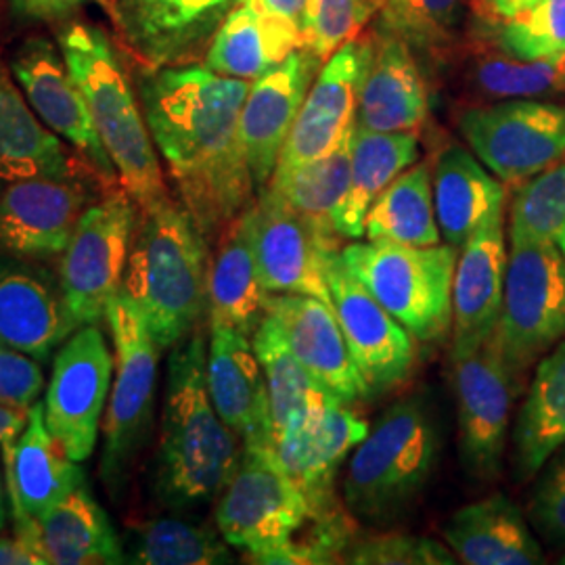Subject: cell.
<instances>
[{"instance_id": "cell-1", "label": "cell", "mask_w": 565, "mask_h": 565, "mask_svg": "<svg viewBox=\"0 0 565 565\" xmlns=\"http://www.w3.org/2000/svg\"><path fill=\"white\" fill-rule=\"evenodd\" d=\"M249 82L205 65L145 67L142 114L181 205L207 243L254 203V181L243 153L239 118Z\"/></svg>"}, {"instance_id": "cell-2", "label": "cell", "mask_w": 565, "mask_h": 565, "mask_svg": "<svg viewBox=\"0 0 565 565\" xmlns=\"http://www.w3.org/2000/svg\"><path fill=\"white\" fill-rule=\"evenodd\" d=\"M205 371L207 340L198 327L168 359L153 465V492L177 511L218 499L242 461V440L212 403Z\"/></svg>"}, {"instance_id": "cell-3", "label": "cell", "mask_w": 565, "mask_h": 565, "mask_svg": "<svg viewBox=\"0 0 565 565\" xmlns=\"http://www.w3.org/2000/svg\"><path fill=\"white\" fill-rule=\"evenodd\" d=\"M216 527L252 564H338L354 536L348 518L321 520L285 473L275 448L243 446L218 497Z\"/></svg>"}, {"instance_id": "cell-4", "label": "cell", "mask_w": 565, "mask_h": 565, "mask_svg": "<svg viewBox=\"0 0 565 565\" xmlns=\"http://www.w3.org/2000/svg\"><path fill=\"white\" fill-rule=\"evenodd\" d=\"M191 214L174 202L141 214L121 289L141 308L158 345L174 348L207 312L210 249Z\"/></svg>"}, {"instance_id": "cell-5", "label": "cell", "mask_w": 565, "mask_h": 565, "mask_svg": "<svg viewBox=\"0 0 565 565\" xmlns=\"http://www.w3.org/2000/svg\"><path fill=\"white\" fill-rule=\"evenodd\" d=\"M440 452V424L427 396L390 404L352 450L343 478L348 513L373 527L401 522L434 478Z\"/></svg>"}, {"instance_id": "cell-6", "label": "cell", "mask_w": 565, "mask_h": 565, "mask_svg": "<svg viewBox=\"0 0 565 565\" xmlns=\"http://www.w3.org/2000/svg\"><path fill=\"white\" fill-rule=\"evenodd\" d=\"M60 46L63 60L90 107L121 189L139 205L141 214L172 202L156 142L114 44L99 28L72 21L61 28Z\"/></svg>"}, {"instance_id": "cell-7", "label": "cell", "mask_w": 565, "mask_h": 565, "mask_svg": "<svg viewBox=\"0 0 565 565\" xmlns=\"http://www.w3.org/2000/svg\"><path fill=\"white\" fill-rule=\"evenodd\" d=\"M342 260L415 342L438 343L452 331V281L459 249L452 245L352 242Z\"/></svg>"}, {"instance_id": "cell-8", "label": "cell", "mask_w": 565, "mask_h": 565, "mask_svg": "<svg viewBox=\"0 0 565 565\" xmlns=\"http://www.w3.org/2000/svg\"><path fill=\"white\" fill-rule=\"evenodd\" d=\"M105 321L116 350V384L103 419L99 471L111 499H118L128 469L151 429L162 348L141 308L124 289L107 303Z\"/></svg>"}, {"instance_id": "cell-9", "label": "cell", "mask_w": 565, "mask_h": 565, "mask_svg": "<svg viewBox=\"0 0 565 565\" xmlns=\"http://www.w3.org/2000/svg\"><path fill=\"white\" fill-rule=\"evenodd\" d=\"M509 245L503 310L486 345L518 380L565 340V258L548 243L509 237Z\"/></svg>"}, {"instance_id": "cell-10", "label": "cell", "mask_w": 565, "mask_h": 565, "mask_svg": "<svg viewBox=\"0 0 565 565\" xmlns=\"http://www.w3.org/2000/svg\"><path fill=\"white\" fill-rule=\"evenodd\" d=\"M139 212L121 186L84 210L60 266L61 291L78 327L99 323L120 294Z\"/></svg>"}, {"instance_id": "cell-11", "label": "cell", "mask_w": 565, "mask_h": 565, "mask_svg": "<svg viewBox=\"0 0 565 565\" xmlns=\"http://www.w3.org/2000/svg\"><path fill=\"white\" fill-rule=\"evenodd\" d=\"M459 128L476 158L501 182L518 184L565 156V107L505 102L467 109Z\"/></svg>"}, {"instance_id": "cell-12", "label": "cell", "mask_w": 565, "mask_h": 565, "mask_svg": "<svg viewBox=\"0 0 565 565\" xmlns=\"http://www.w3.org/2000/svg\"><path fill=\"white\" fill-rule=\"evenodd\" d=\"M114 364L95 324L78 327L55 354L44 419L57 445L76 463L95 452Z\"/></svg>"}, {"instance_id": "cell-13", "label": "cell", "mask_w": 565, "mask_h": 565, "mask_svg": "<svg viewBox=\"0 0 565 565\" xmlns=\"http://www.w3.org/2000/svg\"><path fill=\"white\" fill-rule=\"evenodd\" d=\"M324 277L333 312L371 398L403 385L417 363L415 338L343 264L340 249L327 252Z\"/></svg>"}, {"instance_id": "cell-14", "label": "cell", "mask_w": 565, "mask_h": 565, "mask_svg": "<svg viewBox=\"0 0 565 565\" xmlns=\"http://www.w3.org/2000/svg\"><path fill=\"white\" fill-rule=\"evenodd\" d=\"M258 277L266 294H298L331 303L324 277L327 252L340 249L270 186L245 210Z\"/></svg>"}, {"instance_id": "cell-15", "label": "cell", "mask_w": 565, "mask_h": 565, "mask_svg": "<svg viewBox=\"0 0 565 565\" xmlns=\"http://www.w3.org/2000/svg\"><path fill=\"white\" fill-rule=\"evenodd\" d=\"M452 390L465 471L478 480H492L503 467L518 380L484 345L482 350L452 356Z\"/></svg>"}, {"instance_id": "cell-16", "label": "cell", "mask_w": 565, "mask_h": 565, "mask_svg": "<svg viewBox=\"0 0 565 565\" xmlns=\"http://www.w3.org/2000/svg\"><path fill=\"white\" fill-rule=\"evenodd\" d=\"M145 67L179 65L212 42L235 0H99Z\"/></svg>"}, {"instance_id": "cell-17", "label": "cell", "mask_w": 565, "mask_h": 565, "mask_svg": "<svg viewBox=\"0 0 565 565\" xmlns=\"http://www.w3.org/2000/svg\"><path fill=\"white\" fill-rule=\"evenodd\" d=\"M11 67L42 124L76 147L103 181H116L118 172L103 147L90 107L63 60V53L60 55V51L44 39H30L18 49Z\"/></svg>"}, {"instance_id": "cell-18", "label": "cell", "mask_w": 565, "mask_h": 565, "mask_svg": "<svg viewBox=\"0 0 565 565\" xmlns=\"http://www.w3.org/2000/svg\"><path fill=\"white\" fill-rule=\"evenodd\" d=\"M371 44L348 41L315 78L275 172H289L329 156L356 126L359 90Z\"/></svg>"}, {"instance_id": "cell-19", "label": "cell", "mask_w": 565, "mask_h": 565, "mask_svg": "<svg viewBox=\"0 0 565 565\" xmlns=\"http://www.w3.org/2000/svg\"><path fill=\"white\" fill-rule=\"evenodd\" d=\"M348 406L331 404L275 440V455L285 473L302 490L312 513L321 520L348 518V509L343 511L335 497V478L369 431V424Z\"/></svg>"}, {"instance_id": "cell-20", "label": "cell", "mask_w": 565, "mask_h": 565, "mask_svg": "<svg viewBox=\"0 0 565 565\" xmlns=\"http://www.w3.org/2000/svg\"><path fill=\"white\" fill-rule=\"evenodd\" d=\"M321 60L308 49L294 51L249 86L239 118L243 153L252 181L260 193L275 174L282 145L317 78Z\"/></svg>"}, {"instance_id": "cell-21", "label": "cell", "mask_w": 565, "mask_h": 565, "mask_svg": "<svg viewBox=\"0 0 565 565\" xmlns=\"http://www.w3.org/2000/svg\"><path fill=\"white\" fill-rule=\"evenodd\" d=\"M84 191L70 179H23L0 189V249L23 260L61 256L84 214Z\"/></svg>"}, {"instance_id": "cell-22", "label": "cell", "mask_w": 565, "mask_h": 565, "mask_svg": "<svg viewBox=\"0 0 565 565\" xmlns=\"http://www.w3.org/2000/svg\"><path fill=\"white\" fill-rule=\"evenodd\" d=\"M266 312L279 324L294 356L333 398L343 404L371 398L331 303L312 296L268 294Z\"/></svg>"}, {"instance_id": "cell-23", "label": "cell", "mask_w": 565, "mask_h": 565, "mask_svg": "<svg viewBox=\"0 0 565 565\" xmlns=\"http://www.w3.org/2000/svg\"><path fill=\"white\" fill-rule=\"evenodd\" d=\"M505 218L494 216L459 252L452 281V352L461 356L490 342L503 310Z\"/></svg>"}, {"instance_id": "cell-24", "label": "cell", "mask_w": 565, "mask_h": 565, "mask_svg": "<svg viewBox=\"0 0 565 565\" xmlns=\"http://www.w3.org/2000/svg\"><path fill=\"white\" fill-rule=\"evenodd\" d=\"M205 373L212 403L242 445L275 448L268 390L252 338L210 324Z\"/></svg>"}, {"instance_id": "cell-25", "label": "cell", "mask_w": 565, "mask_h": 565, "mask_svg": "<svg viewBox=\"0 0 565 565\" xmlns=\"http://www.w3.org/2000/svg\"><path fill=\"white\" fill-rule=\"evenodd\" d=\"M76 329L60 282L23 258H0V343L44 363Z\"/></svg>"}, {"instance_id": "cell-26", "label": "cell", "mask_w": 565, "mask_h": 565, "mask_svg": "<svg viewBox=\"0 0 565 565\" xmlns=\"http://www.w3.org/2000/svg\"><path fill=\"white\" fill-rule=\"evenodd\" d=\"M2 471L11 501L13 530L32 524L74 488L86 482L84 471L49 431L44 403L32 404L28 425L13 448V457L2 461Z\"/></svg>"}, {"instance_id": "cell-27", "label": "cell", "mask_w": 565, "mask_h": 565, "mask_svg": "<svg viewBox=\"0 0 565 565\" xmlns=\"http://www.w3.org/2000/svg\"><path fill=\"white\" fill-rule=\"evenodd\" d=\"M427 116V93L408 44L384 34L371 46L356 126L373 132H415Z\"/></svg>"}, {"instance_id": "cell-28", "label": "cell", "mask_w": 565, "mask_h": 565, "mask_svg": "<svg viewBox=\"0 0 565 565\" xmlns=\"http://www.w3.org/2000/svg\"><path fill=\"white\" fill-rule=\"evenodd\" d=\"M446 545L467 565L545 564L520 507L503 494L459 509L443 527Z\"/></svg>"}, {"instance_id": "cell-29", "label": "cell", "mask_w": 565, "mask_h": 565, "mask_svg": "<svg viewBox=\"0 0 565 565\" xmlns=\"http://www.w3.org/2000/svg\"><path fill=\"white\" fill-rule=\"evenodd\" d=\"M431 184L443 239L459 252L486 223L505 214L503 182L459 145L443 151Z\"/></svg>"}, {"instance_id": "cell-30", "label": "cell", "mask_w": 565, "mask_h": 565, "mask_svg": "<svg viewBox=\"0 0 565 565\" xmlns=\"http://www.w3.org/2000/svg\"><path fill=\"white\" fill-rule=\"evenodd\" d=\"M298 49H306L302 32L239 2L228 11L210 42L205 67L226 78L258 81Z\"/></svg>"}, {"instance_id": "cell-31", "label": "cell", "mask_w": 565, "mask_h": 565, "mask_svg": "<svg viewBox=\"0 0 565 565\" xmlns=\"http://www.w3.org/2000/svg\"><path fill=\"white\" fill-rule=\"evenodd\" d=\"M419 158L415 132H373L356 126L350 153V184L335 214L340 239H363L373 202Z\"/></svg>"}, {"instance_id": "cell-32", "label": "cell", "mask_w": 565, "mask_h": 565, "mask_svg": "<svg viewBox=\"0 0 565 565\" xmlns=\"http://www.w3.org/2000/svg\"><path fill=\"white\" fill-rule=\"evenodd\" d=\"M216 242L218 249L210 266V324H224L254 338L268 315V294L258 277L245 212L224 228Z\"/></svg>"}, {"instance_id": "cell-33", "label": "cell", "mask_w": 565, "mask_h": 565, "mask_svg": "<svg viewBox=\"0 0 565 565\" xmlns=\"http://www.w3.org/2000/svg\"><path fill=\"white\" fill-rule=\"evenodd\" d=\"M39 177L70 179L67 151L0 67V189Z\"/></svg>"}, {"instance_id": "cell-34", "label": "cell", "mask_w": 565, "mask_h": 565, "mask_svg": "<svg viewBox=\"0 0 565 565\" xmlns=\"http://www.w3.org/2000/svg\"><path fill=\"white\" fill-rule=\"evenodd\" d=\"M41 541L51 564H124L121 541L86 482L39 518Z\"/></svg>"}, {"instance_id": "cell-35", "label": "cell", "mask_w": 565, "mask_h": 565, "mask_svg": "<svg viewBox=\"0 0 565 565\" xmlns=\"http://www.w3.org/2000/svg\"><path fill=\"white\" fill-rule=\"evenodd\" d=\"M252 345L266 380L275 440H279L282 434L291 431L294 427L317 417L331 404L340 403L294 356L279 324L270 315H266L256 329Z\"/></svg>"}, {"instance_id": "cell-36", "label": "cell", "mask_w": 565, "mask_h": 565, "mask_svg": "<svg viewBox=\"0 0 565 565\" xmlns=\"http://www.w3.org/2000/svg\"><path fill=\"white\" fill-rule=\"evenodd\" d=\"M565 445V340L541 361L515 422V471L527 480Z\"/></svg>"}, {"instance_id": "cell-37", "label": "cell", "mask_w": 565, "mask_h": 565, "mask_svg": "<svg viewBox=\"0 0 565 565\" xmlns=\"http://www.w3.org/2000/svg\"><path fill=\"white\" fill-rule=\"evenodd\" d=\"M369 242L401 243L427 247L443 239L436 210L431 170L422 162L392 182L373 202L364 223Z\"/></svg>"}, {"instance_id": "cell-38", "label": "cell", "mask_w": 565, "mask_h": 565, "mask_svg": "<svg viewBox=\"0 0 565 565\" xmlns=\"http://www.w3.org/2000/svg\"><path fill=\"white\" fill-rule=\"evenodd\" d=\"M354 128L329 156L289 172H275L268 182V186L289 207H294L321 233L323 239L333 245L340 243L335 233V214L350 184V153Z\"/></svg>"}, {"instance_id": "cell-39", "label": "cell", "mask_w": 565, "mask_h": 565, "mask_svg": "<svg viewBox=\"0 0 565 565\" xmlns=\"http://www.w3.org/2000/svg\"><path fill=\"white\" fill-rule=\"evenodd\" d=\"M233 546L218 527L193 524L186 520L160 518L137 527L130 559L141 565L233 564Z\"/></svg>"}, {"instance_id": "cell-40", "label": "cell", "mask_w": 565, "mask_h": 565, "mask_svg": "<svg viewBox=\"0 0 565 565\" xmlns=\"http://www.w3.org/2000/svg\"><path fill=\"white\" fill-rule=\"evenodd\" d=\"M509 237L548 243L565 258V163L525 181L511 205Z\"/></svg>"}, {"instance_id": "cell-41", "label": "cell", "mask_w": 565, "mask_h": 565, "mask_svg": "<svg viewBox=\"0 0 565 565\" xmlns=\"http://www.w3.org/2000/svg\"><path fill=\"white\" fill-rule=\"evenodd\" d=\"M499 44L507 57L522 61L565 57V0H541L513 20H505Z\"/></svg>"}, {"instance_id": "cell-42", "label": "cell", "mask_w": 565, "mask_h": 565, "mask_svg": "<svg viewBox=\"0 0 565 565\" xmlns=\"http://www.w3.org/2000/svg\"><path fill=\"white\" fill-rule=\"evenodd\" d=\"M463 0H385L382 32L408 46H436L461 20Z\"/></svg>"}, {"instance_id": "cell-43", "label": "cell", "mask_w": 565, "mask_h": 565, "mask_svg": "<svg viewBox=\"0 0 565 565\" xmlns=\"http://www.w3.org/2000/svg\"><path fill=\"white\" fill-rule=\"evenodd\" d=\"M459 557L452 548L427 536L401 532L352 539L343 548L340 564L354 565H452Z\"/></svg>"}, {"instance_id": "cell-44", "label": "cell", "mask_w": 565, "mask_h": 565, "mask_svg": "<svg viewBox=\"0 0 565 565\" xmlns=\"http://www.w3.org/2000/svg\"><path fill=\"white\" fill-rule=\"evenodd\" d=\"M377 0H308L303 46L319 60L352 41L371 18Z\"/></svg>"}, {"instance_id": "cell-45", "label": "cell", "mask_w": 565, "mask_h": 565, "mask_svg": "<svg viewBox=\"0 0 565 565\" xmlns=\"http://www.w3.org/2000/svg\"><path fill=\"white\" fill-rule=\"evenodd\" d=\"M476 82L492 97H536L565 84L562 60L522 61L505 57L480 63Z\"/></svg>"}, {"instance_id": "cell-46", "label": "cell", "mask_w": 565, "mask_h": 565, "mask_svg": "<svg viewBox=\"0 0 565 565\" xmlns=\"http://www.w3.org/2000/svg\"><path fill=\"white\" fill-rule=\"evenodd\" d=\"M530 518L555 545H565V445L541 467L530 501Z\"/></svg>"}, {"instance_id": "cell-47", "label": "cell", "mask_w": 565, "mask_h": 565, "mask_svg": "<svg viewBox=\"0 0 565 565\" xmlns=\"http://www.w3.org/2000/svg\"><path fill=\"white\" fill-rule=\"evenodd\" d=\"M44 375L41 361L0 343V404L32 408L39 403Z\"/></svg>"}, {"instance_id": "cell-48", "label": "cell", "mask_w": 565, "mask_h": 565, "mask_svg": "<svg viewBox=\"0 0 565 565\" xmlns=\"http://www.w3.org/2000/svg\"><path fill=\"white\" fill-rule=\"evenodd\" d=\"M90 0H9L13 15L32 23L70 20Z\"/></svg>"}, {"instance_id": "cell-49", "label": "cell", "mask_w": 565, "mask_h": 565, "mask_svg": "<svg viewBox=\"0 0 565 565\" xmlns=\"http://www.w3.org/2000/svg\"><path fill=\"white\" fill-rule=\"evenodd\" d=\"M28 419H30V408L0 404V459L2 461H9L13 457V448L18 445Z\"/></svg>"}, {"instance_id": "cell-50", "label": "cell", "mask_w": 565, "mask_h": 565, "mask_svg": "<svg viewBox=\"0 0 565 565\" xmlns=\"http://www.w3.org/2000/svg\"><path fill=\"white\" fill-rule=\"evenodd\" d=\"M243 4H252L256 9H260L264 13L277 18V20L289 23L291 28H296L298 32L306 30V9H308V0H237Z\"/></svg>"}, {"instance_id": "cell-51", "label": "cell", "mask_w": 565, "mask_h": 565, "mask_svg": "<svg viewBox=\"0 0 565 565\" xmlns=\"http://www.w3.org/2000/svg\"><path fill=\"white\" fill-rule=\"evenodd\" d=\"M46 557L20 536L0 539V565H44Z\"/></svg>"}, {"instance_id": "cell-52", "label": "cell", "mask_w": 565, "mask_h": 565, "mask_svg": "<svg viewBox=\"0 0 565 565\" xmlns=\"http://www.w3.org/2000/svg\"><path fill=\"white\" fill-rule=\"evenodd\" d=\"M484 2L486 7H488L494 15L503 18V20H513V18H518L520 13L532 9L534 4H539L541 0H484Z\"/></svg>"}, {"instance_id": "cell-53", "label": "cell", "mask_w": 565, "mask_h": 565, "mask_svg": "<svg viewBox=\"0 0 565 565\" xmlns=\"http://www.w3.org/2000/svg\"><path fill=\"white\" fill-rule=\"evenodd\" d=\"M7 482H4V471H2V459H0V530L7 527L9 522V505H7Z\"/></svg>"}, {"instance_id": "cell-54", "label": "cell", "mask_w": 565, "mask_h": 565, "mask_svg": "<svg viewBox=\"0 0 565 565\" xmlns=\"http://www.w3.org/2000/svg\"><path fill=\"white\" fill-rule=\"evenodd\" d=\"M562 564H564V565H565V557H564V559H562Z\"/></svg>"}, {"instance_id": "cell-55", "label": "cell", "mask_w": 565, "mask_h": 565, "mask_svg": "<svg viewBox=\"0 0 565 565\" xmlns=\"http://www.w3.org/2000/svg\"><path fill=\"white\" fill-rule=\"evenodd\" d=\"M564 72H565V57H564Z\"/></svg>"}]
</instances>
